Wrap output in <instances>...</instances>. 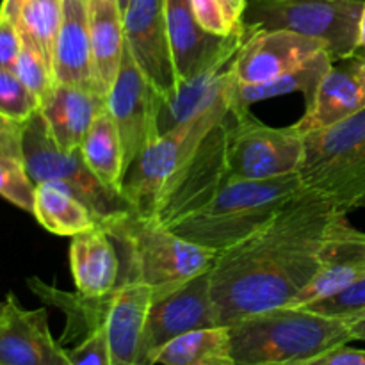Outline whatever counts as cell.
<instances>
[{
	"label": "cell",
	"instance_id": "obj_1",
	"mask_svg": "<svg viewBox=\"0 0 365 365\" xmlns=\"http://www.w3.org/2000/svg\"><path fill=\"white\" fill-rule=\"evenodd\" d=\"M348 214L305 189L210 267L220 327L266 310L291 307L324 264L328 242Z\"/></svg>",
	"mask_w": 365,
	"mask_h": 365
},
{
	"label": "cell",
	"instance_id": "obj_2",
	"mask_svg": "<svg viewBox=\"0 0 365 365\" xmlns=\"http://www.w3.org/2000/svg\"><path fill=\"white\" fill-rule=\"evenodd\" d=\"M234 365H309L353 341L348 321L280 307L230 324Z\"/></svg>",
	"mask_w": 365,
	"mask_h": 365
},
{
	"label": "cell",
	"instance_id": "obj_3",
	"mask_svg": "<svg viewBox=\"0 0 365 365\" xmlns=\"http://www.w3.org/2000/svg\"><path fill=\"white\" fill-rule=\"evenodd\" d=\"M303 191L298 173L267 180H228L203 205L166 227L182 239L220 253L255 234Z\"/></svg>",
	"mask_w": 365,
	"mask_h": 365
},
{
	"label": "cell",
	"instance_id": "obj_4",
	"mask_svg": "<svg viewBox=\"0 0 365 365\" xmlns=\"http://www.w3.org/2000/svg\"><path fill=\"white\" fill-rule=\"evenodd\" d=\"M98 225L113 237L120 253V284L141 282L152 289V296L210 271L217 255L138 210L120 212Z\"/></svg>",
	"mask_w": 365,
	"mask_h": 365
},
{
	"label": "cell",
	"instance_id": "obj_5",
	"mask_svg": "<svg viewBox=\"0 0 365 365\" xmlns=\"http://www.w3.org/2000/svg\"><path fill=\"white\" fill-rule=\"evenodd\" d=\"M298 175L303 187L327 198L339 212L365 207V109L307 134Z\"/></svg>",
	"mask_w": 365,
	"mask_h": 365
},
{
	"label": "cell",
	"instance_id": "obj_6",
	"mask_svg": "<svg viewBox=\"0 0 365 365\" xmlns=\"http://www.w3.org/2000/svg\"><path fill=\"white\" fill-rule=\"evenodd\" d=\"M232 78L212 103L170 132L159 135V139L139 153L138 159L130 164L121 192L138 212L148 216L152 214L164 191L195 159L210 130L227 118L232 106Z\"/></svg>",
	"mask_w": 365,
	"mask_h": 365
},
{
	"label": "cell",
	"instance_id": "obj_7",
	"mask_svg": "<svg viewBox=\"0 0 365 365\" xmlns=\"http://www.w3.org/2000/svg\"><path fill=\"white\" fill-rule=\"evenodd\" d=\"M364 7L365 0H248L242 27L292 31L319 39L337 61L360 46Z\"/></svg>",
	"mask_w": 365,
	"mask_h": 365
},
{
	"label": "cell",
	"instance_id": "obj_8",
	"mask_svg": "<svg viewBox=\"0 0 365 365\" xmlns=\"http://www.w3.org/2000/svg\"><path fill=\"white\" fill-rule=\"evenodd\" d=\"M305 135L291 127H269L232 103L225 118L223 171L228 180H267L298 173Z\"/></svg>",
	"mask_w": 365,
	"mask_h": 365
},
{
	"label": "cell",
	"instance_id": "obj_9",
	"mask_svg": "<svg viewBox=\"0 0 365 365\" xmlns=\"http://www.w3.org/2000/svg\"><path fill=\"white\" fill-rule=\"evenodd\" d=\"M21 157L36 185L45 182L63 185L91 210L98 223L120 212L135 210L121 192L103 185L91 173L81 148L64 152L57 146L39 110L24 123Z\"/></svg>",
	"mask_w": 365,
	"mask_h": 365
},
{
	"label": "cell",
	"instance_id": "obj_10",
	"mask_svg": "<svg viewBox=\"0 0 365 365\" xmlns=\"http://www.w3.org/2000/svg\"><path fill=\"white\" fill-rule=\"evenodd\" d=\"M220 327L209 271L152 296L143 339V365H155L160 349L189 331Z\"/></svg>",
	"mask_w": 365,
	"mask_h": 365
},
{
	"label": "cell",
	"instance_id": "obj_11",
	"mask_svg": "<svg viewBox=\"0 0 365 365\" xmlns=\"http://www.w3.org/2000/svg\"><path fill=\"white\" fill-rule=\"evenodd\" d=\"M160 98L163 95L153 88L125 46L120 71L107 95V110L120 132L127 171L139 153L159 139Z\"/></svg>",
	"mask_w": 365,
	"mask_h": 365
},
{
	"label": "cell",
	"instance_id": "obj_12",
	"mask_svg": "<svg viewBox=\"0 0 365 365\" xmlns=\"http://www.w3.org/2000/svg\"><path fill=\"white\" fill-rule=\"evenodd\" d=\"M125 43L153 88L170 96L180 86L175 70L166 0H130L123 14Z\"/></svg>",
	"mask_w": 365,
	"mask_h": 365
},
{
	"label": "cell",
	"instance_id": "obj_13",
	"mask_svg": "<svg viewBox=\"0 0 365 365\" xmlns=\"http://www.w3.org/2000/svg\"><path fill=\"white\" fill-rule=\"evenodd\" d=\"M323 50L324 43L298 32L245 29L235 78L239 84H264L309 63Z\"/></svg>",
	"mask_w": 365,
	"mask_h": 365
},
{
	"label": "cell",
	"instance_id": "obj_14",
	"mask_svg": "<svg viewBox=\"0 0 365 365\" xmlns=\"http://www.w3.org/2000/svg\"><path fill=\"white\" fill-rule=\"evenodd\" d=\"M0 365H71L52 337L45 309L27 310L16 296H7L0 312Z\"/></svg>",
	"mask_w": 365,
	"mask_h": 365
},
{
	"label": "cell",
	"instance_id": "obj_15",
	"mask_svg": "<svg viewBox=\"0 0 365 365\" xmlns=\"http://www.w3.org/2000/svg\"><path fill=\"white\" fill-rule=\"evenodd\" d=\"M166 20L175 70L180 82L205 70L245 39V27L230 36L207 32L192 13L191 0H166Z\"/></svg>",
	"mask_w": 365,
	"mask_h": 365
},
{
	"label": "cell",
	"instance_id": "obj_16",
	"mask_svg": "<svg viewBox=\"0 0 365 365\" xmlns=\"http://www.w3.org/2000/svg\"><path fill=\"white\" fill-rule=\"evenodd\" d=\"M365 109V70L355 56L331 61L312 106L294 128L302 135L334 127Z\"/></svg>",
	"mask_w": 365,
	"mask_h": 365
},
{
	"label": "cell",
	"instance_id": "obj_17",
	"mask_svg": "<svg viewBox=\"0 0 365 365\" xmlns=\"http://www.w3.org/2000/svg\"><path fill=\"white\" fill-rule=\"evenodd\" d=\"M152 303V289L141 282H125L110 292L106 331L110 365H143V339Z\"/></svg>",
	"mask_w": 365,
	"mask_h": 365
},
{
	"label": "cell",
	"instance_id": "obj_18",
	"mask_svg": "<svg viewBox=\"0 0 365 365\" xmlns=\"http://www.w3.org/2000/svg\"><path fill=\"white\" fill-rule=\"evenodd\" d=\"M106 109L107 98L95 89L56 82L41 102L39 113L57 146L64 152H73L81 148L93 121Z\"/></svg>",
	"mask_w": 365,
	"mask_h": 365
},
{
	"label": "cell",
	"instance_id": "obj_19",
	"mask_svg": "<svg viewBox=\"0 0 365 365\" xmlns=\"http://www.w3.org/2000/svg\"><path fill=\"white\" fill-rule=\"evenodd\" d=\"M362 277H365V232L349 225L346 216L328 242L321 271L296 296L291 307H305L327 298Z\"/></svg>",
	"mask_w": 365,
	"mask_h": 365
},
{
	"label": "cell",
	"instance_id": "obj_20",
	"mask_svg": "<svg viewBox=\"0 0 365 365\" xmlns=\"http://www.w3.org/2000/svg\"><path fill=\"white\" fill-rule=\"evenodd\" d=\"M70 269L77 292L89 298L109 294L120 285V253L102 225L71 237Z\"/></svg>",
	"mask_w": 365,
	"mask_h": 365
},
{
	"label": "cell",
	"instance_id": "obj_21",
	"mask_svg": "<svg viewBox=\"0 0 365 365\" xmlns=\"http://www.w3.org/2000/svg\"><path fill=\"white\" fill-rule=\"evenodd\" d=\"M53 78L59 84L81 86L96 91L88 0H63V20L53 50Z\"/></svg>",
	"mask_w": 365,
	"mask_h": 365
},
{
	"label": "cell",
	"instance_id": "obj_22",
	"mask_svg": "<svg viewBox=\"0 0 365 365\" xmlns=\"http://www.w3.org/2000/svg\"><path fill=\"white\" fill-rule=\"evenodd\" d=\"M242 45V43H241ZM241 45L234 46L225 52L220 59L214 61L210 66L192 75L187 81L180 82L177 91L170 96L160 98L159 110V134H166L171 128L180 125L182 121L205 109L225 91L230 78L234 77L235 59Z\"/></svg>",
	"mask_w": 365,
	"mask_h": 365
},
{
	"label": "cell",
	"instance_id": "obj_23",
	"mask_svg": "<svg viewBox=\"0 0 365 365\" xmlns=\"http://www.w3.org/2000/svg\"><path fill=\"white\" fill-rule=\"evenodd\" d=\"M89 39L96 91L109 95L125 52V27L118 0H88Z\"/></svg>",
	"mask_w": 365,
	"mask_h": 365
},
{
	"label": "cell",
	"instance_id": "obj_24",
	"mask_svg": "<svg viewBox=\"0 0 365 365\" xmlns=\"http://www.w3.org/2000/svg\"><path fill=\"white\" fill-rule=\"evenodd\" d=\"M331 61L334 59H331L330 53L323 50L316 57H312L309 63L302 64L296 70L280 75L273 81L264 82V84H239L234 75L230 84L232 103L252 107L253 103L262 102V100L277 98V96L289 95V93H302L305 96L307 109H309L316 98L321 81L327 75L328 68L331 66Z\"/></svg>",
	"mask_w": 365,
	"mask_h": 365
},
{
	"label": "cell",
	"instance_id": "obj_25",
	"mask_svg": "<svg viewBox=\"0 0 365 365\" xmlns=\"http://www.w3.org/2000/svg\"><path fill=\"white\" fill-rule=\"evenodd\" d=\"M27 285L43 303L57 307L66 316V328L59 341L63 346L75 342L77 339L82 341L86 335L106 324L110 292L106 296H98V298H89L81 292L70 294V292L59 291L53 285L45 284L36 277L29 278Z\"/></svg>",
	"mask_w": 365,
	"mask_h": 365
},
{
	"label": "cell",
	"instance_id": "obj_26",
	"mask_svg": "<svg viewBox=\"0 0 365 365\" xmlns=\"http://www.w3.org/2000/svg\"><path fill=\"white\" fill-rule=\"evenodd\" d=\"M81 153L91 173L103 185L121 192L127 175L123 145L116 123L107 109L93 121L81 145Z\"/></svg>",
	"mask_w": 365,
	"mask_h": 365
},
{
	"label": "cell",
	"instance_id": "obj_27",
	"mask_svg": "<svg viewBox=\"0 0 365 365\" xmlns=\"http://www.w3.org/2000/svg\"><path fill=\"white\" fill-rule=\"evenodd\" d=\"M32 216L50 234L63 237H73L98 225L91 210L77 196L71 195L63 185L50 182L36 185Z\"/></svg>",
	"mask_w": 365,
	"mask_h": 365
},
{
	"label": "cell",
	"instance_id": "obj_28",
	"mask_svg": "<svg viewBox=\"0 0 365 365\" xmlns=\"http://www.w3.org/2000/svg\"><path fill=\"white\" fill-rule=\"evenodd\" d=\"M155 365H234L227 327L189 331L168 342Z\"/></svg>",
	"mask_w": 365,
	"mask_h": 365
},
{
	"label": "cell",
	"instance_id": "obj_29",
	"mask_svg": "<svg viewBox=\"0 0 365 365\" xmlns=\"http://www.w3.org/2000/svg\"><path fill=\"white\" fill-rule=\"evenodd\" d=\"M63 20V0H27L16 25L21 39L36 46L53 71V50Z\"/></svg>",
	"mask_w": 365,
	"mask_h": 365
},
{
	"label": "cell",
	"instance_id": "obj_30",
	"mask_svg": "<svg viewBox=\"0 0 365 365\" xmlns=\"http://www.w3.org/2000/svg\"><path fill=\"white\" fill-rule=\"evenodd\" d=\"M0 196L25 212H34L36 184L29 177L24 160L6 153H0Z\"/></svg>",
	"mask_w": 365,
	"mask_h": 365
},
{
	"label": "cell",
	"instance_id": "obj_31",
	"mask_svg": "<svg viewBox=\"0 0 365 365\" xmlns=\"http://www.w3.org/2000/svg\"><path fill=\"white\" fill-rule=\"evenodd\" d=\"M41 107L38 96L20 81L13 70L0 68V116L25 123Z\"/></svg>",
	"mask_w": 365,
	"mask_h": 365
},
{
	"label": "cell",
	"instance_id": "obj_32",
	"mask_svg": "<svg viewBox=\"0 0 365 365\" xmlns=\"http://www.w3.org/2000/svg\"><path fill=\"white\" fill-rule=\"evenodd\" d=\"M303 309L312 310L321 316L344 321H351L362 316L365 312V277L359 278L353 284L346 285L344 289L327 296V298L309 303Z\"/></svg>",
	"mask_w": 365,
	"mask_h": 365
},
{
	"label": "cell",
	"instance_id": "obj_33",
	"mask_svg": "<svg viewBox=\"0 0 365 365\" xmlns=\"http://www.w3.org/2000/svg\"><path fill=\"white\" fill-rule=\"evenodd\" d=\"M13 71L38 96L39 102H43L48 96V93L52 91L53 86H56V78H53V71L50 64L36 50V46L24 41V39H21L20 56H18Z\"/></svg>",
	"mask_w": 365,
	"mask_h": 365
},
{
	"label": "cell",
	"instance_id": "obj_34",
	"mask_svg": "<svg viewBox=\"0 0 365 365\" xmlns=\"http://www.w3.org/2000/svg\"><path fill=\"white\" fill-rule=\"evenodd\" d=\"M66 355L71 365H110L106 324L86 335L77 346L66 349Z\"/></svg>",
	"mask_w": 365,
	"mask_h": 365
},
{
	"label": "cell",
	"instance_id": "obj_35",
	"mask_svg": "<svg viewBox=\"0 0 365 365\" xmlns=\"http://www.w3.org/2000/svg\"><path fill=\"white\" fill-rule=\"evenodd\" d=\"M191 7L198 24L210 34L230 36L232 32H235L225 18V13L217 0H191Z\"/></svg>",
	"mask_w": 365,
	"mask_h": 365
},
{
	"label": "cell",
	"instance_id": "obj_36",
	"mask_svg": "<svg viewBox=\"0 0 365 365\" xmlns=\"http://www.w3.org/2000/svg\"><path fill=\"white\" fill-rule=\"evenodd\" d=\"M21 50V34L16 21L0 16V68L14 70Z\"/></svg>",
	"mask_w": 365,
	"mask_h": 365
},
{
	"label": "cell",
	"instance_id": "obj_37",
	"mask_svg": "<svg viewBox=\"0 0 365 365\" xmlns=\"http://www.w3.org/2000/svg\"><path fill=\"white\" fill-rule=\"evenodd\" d=\"M21 132H24V123H16V121L0 116V153L24 160V157H21Z\"/></svg>",
	"mask_w": 365,
	"mask_h": 365
},
{
	"label": "cell",
	"instance_id": "obj_38",
	"mask_svg": "<svg viewBox=\"0 0 365 365\" xmlns=\"http://www.w3.org/2000/svg\"><path fill=\"white\" fill-rule=\"evenodd\" d=\"M309 365H365V349H353L346 344L324 353Z\"/></svg>",
	"mask_w": 365,
	"mask_h": 365
},
{
	"label": "cell",
	"instance_id": "obj_39",
	"mask_svg": "<svg viewBox=\"0 0 365 365\" xmlns=\"http://www.w3.org/2000/svg\"><path fill=\"white\" fill-rule=\"evenodd\" d=\"M217 2H220L221 9H223L225 13V18H227V21L230 24V27L234 29V31L242 29V14H245L246 2H248V0H217Z\"/></svg>",
	"mask_w": 365,
	"mask_h": 365
},
{
	"label": "cell",
	"instance_id": "obj_40",
	"mask_svg": "<svg viewBox=\"0 0 365 365\" xmlns=\"http://www.w3.org/2000/svg\"><path fill=\"white\" fill-rule=\"evenodd\" d=\"M25 4H27V0H2V4H0V16L16 21Z\"/></svg>",
	"mask_w": 365,
	"mask_h": 365
},
{
	"label": "cell",
	"instance_id": "obj_41",
	"mask_svg": "<svg viewBox=\"0 0 365 365\" xmlns=\"http://www.w3.org/2000/svg\"><path fill=\"white\" fill-rule=\"evenodd\" d=\"M349 331H351L353 341H365V312L355 319L348 321Z\"/></svg>",
	"mask_w": 365,
	"mask_h": 365
},
{
	"label": "cell",
	"instance_id": "obj_42",
	"mask_svg": "<svg viewBox=\"0 0 365 365\" xmlns=\"http://www.w3.org/2000/svg\"><path fill=\"white\" fill-rule=\"evenodd\" d=\"M360 46H365V7L362 13V20H360Z\"/></svg>",
	"mask_w": 365,
	"mask_h": 365
},
{
	"label": "cell",
	"instance_id": "obj_43",
	"mask_svg": "<svg viewBox=\"0 0 365 365\" xmlns=\"http://www.w3.org/2000/svg\"><path fill=\"white\" fill-rule=\"evenodd\" d=\"M353 56H355L356 59L360 61V64H362L364 70H365V46H359V48H356V52L353 53Z\"/></svg>",
	"mask_w": 365,
	"mask_h": 365
},
{
	"label": "cell",
	"instance_id": "obj_44",
	"mask_svg": "<svg viewBox=\"0 0 365 365\" xmlns=\"http://www.w3.org/2000/svg\"><path fill=\"white\" fill-rule=\"evenodd\" d=\"M128 2H130V0H118V6H120V11H121V14H125V11H127V6H128Z\"/></svg>",
	"mask_w": 365,
	"mask_h": 365
},
{
	"label": "cell",
	"instance_id": "obj_45",
	"mask_svg": "<svg viewBox=\"0 0 365 365\" xmlns=\"http://www.w3.org/2000/svg\"><path fill=\"white\" fill-rule=\"evenodd\" d=\"M4 310V302H0V312H2Z\"/></svg>",
	"mask_w": 365,
	"mask_h": 365
}]
</instances>
